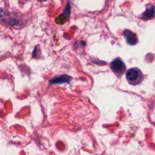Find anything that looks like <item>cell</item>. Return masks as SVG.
<instances>
[{
	"label": "cell",
	"instance_id": "1",
	"mask_svg": "<svg viewBox=\"0 0 155 155\" xmlns=\"http://www.w3.org/2000/svg\"><path fill=\"white\" fill-rule=\"evenodd\" d=\"M125 75L127 82L131 85H139L144 79V74L142 71L137 67L131 68L128 70Z\"/></svg>",
	"mask_w": 155,
	"mask_h": 155
},
{
	"label": "cell",
	"instance_id": "2",
	"mask_svg": "<svg viewBox=\"0 0 155 155\" xmlns=\"http://www.w3.org/2000/svg\"><path fill=\"white\" fill-rule=\"evenodd\" d=\"M110 67L117 78H120L126 71V65L119 57L111 61L110 64Z\"/></svg>",
	"mask_w": 155,
	"mask_h": 155
},
{
	"label": "cell",
	"instance_id": "3",
	"mask_svg": "<svg viewBox=\"0 0 155 155\" xmlns=\"http://www.w3.org/2000/svg\"><path fill=\"white\" fill-rule=\"evenodd\" d=\"M123 36L126 40V42L130 45H135L138 42L137 35L130 30H125L122 33Z\"/></svg>",
	"mask_w": 155,
	"mask_h": 155
},
{
	"label": "cell",
	"instance_id": "4",
	"mask_svg": "<svg viewBox=\"0 0 155 155\" xmlns=\"http://www.w3.org/2000/svg\"><path fill=\"white\" fill-rule=\"evenodd\" d=\"M149 7L147 6L146 10L142 13L141 18L145 20L153 19L154 15V7L153 4H149Z\"/></svg>",
	"mask_w": 155,
	"mask_h": 155
},
{
	"label": "cell",
	"instance_id": "5",
	"mask_svg": "<svg viewBox=\"0 0 155 155\" xmlns=\"http://www.w3.org/2000/svg\"><path fill=\"white\" fill-rule=\"evenodd\" d=\"M4 15V10H3L2 8H0V18H1V17H2Z\"/></svg>",
	"mask_w": 155,
	"mask_h": 155
}]
</instances>
